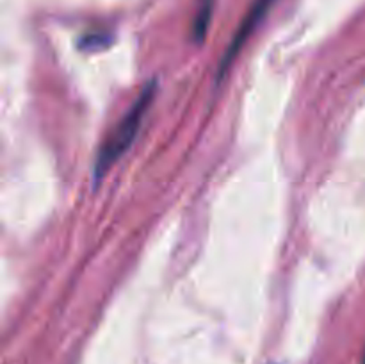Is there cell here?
Segmentation results:
<instances>
[{
    "mask_svg": "<svg viewBox=\"0 0 365 364\" xmlns=\"http://www.w3.org/2000/svg\"><path fill=\"white\" fill-rule=\"evenodd\" d=\"M155 88V81H150L148 84H146V88L143 89L141 95L138 96V100L132 103V107L128 109V113L125 114L123 120L116 125L113 134H110L109 138H107V141L103 143L95 163V182L102 181L103 175L109 171V168L113 166V164L127 152L128 146L132 145L134 138L138 136L139 127H141L143 118H145L150 103L153 102Z\"/></svg>",
    "mask_w": 365,
    "mask_h": 364,
    "instance_id": "cell-1",
    "label": "cell"
},
{
    "mask_svg": "<svg viewBox=\"0 0 365 364\" xmlns=\"http://www.w3.org/2000/svg\"><path fill=\"white\" fill-rule=\"evenodd\" d=\"M110 43V36L103 34V32H96V34H89L84 36L81 41V46L86 50H98L103 49Z\"/></svg>",
    "mask_w": 365,
    "mask_h": 364,
    "instance_id": "cell-4",
    "label": "cell"
},
{
    "mask_svg": "<svg viewBox=\"0 0 365 364\" xmlns=\"http://www.w3.org/2000/svg\"><path fill=\"white\" fill-rule=\"evenodd\" d=\"M273 2L274 0H255V4L252 6V9L248 11L246 18L242 20L241 27H239L237 32H235L230 46H228L227 52H225L223 61H221V64H220V70H217V81H221V79H223V75L227 74L228 66L234 63V59L237 57L239 50L242 49V45L246 43V39L252 36V32L255 31L257 25L262 21V18L266 16V13L269 11V7L273 6Z\"/></svg>",
    "mask_w": 365,
    "mask_h": 364,
    "instance_id": "cell-2",
    "label": "cell"
},
{
    "mask_svg": "<svg viewBox=\"0 0 365 364\" xmlns=\"http://www.w3.org/2000/svg\"><path fill=\"white\" fill-rule=\"evenodd\" d=\"M210 16H212V0H205L203 6L200 7L198 14H196L195 24H192V38H195V41H202L205 38L207 27L210 24Z\"/></svg>",
    "mask_w": 365,
    "mask_h": 364,
    "instance_id": "cell-3",
    "label": "cell"
},
{
    "mask_svg": "<svg viewBox=\"0 0 365 364\" xmlns=\"http://www.w3.org/2000/svg\"><path fill=\"white\" fill-rule=\"evenodd\" d=\"M364 364H365V359H364Z\"/></svg>",
    "mask_w": 365,
    "mask_h": 364,
    "instance_id": "cell-5",
    "label": "cell"
}]
</instances>
